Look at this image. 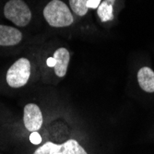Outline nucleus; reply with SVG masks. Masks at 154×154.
Masks as SVG:
<instances>
[{"label":"nucleus","mask_w":154,"mask_h":154,"mask_svg":"<svg viewBox=\"0 0 154 154\" xmlns=\"http://www.w3.org/2000/svg\"><path fill=\"white\" fill-rule=\"evenodd\" d=\"M44 17L47 23L54 28L70 26L74 18L68 7L61 0H52L44 8Z\"/></svg>","instance_id":"nucleus-1"},{"label":"nucleus","mask_w":154,"mask_h":154,"mask_svg":"<svg viewBox=\"0 0 154 154\" xmlns=\"http://www.w3.org/2000/svg\"><path fill=\"white\" fill-rule=\"evenodd\" d=\"M4 16L16 26L25 27L32 20V11L23 0H9L5 4Z\"/></svg>","instance_id":"nucleus-2"},{"label":"nucleus","mask_w":154,"mask_h":154,"mask_svg":"<svg viewBox=\"0 0 154 154\" xmlns=\"http://www.w3.org/2000/svg\"><path fill=\"white\" fill-rule=\"evenodd\" d=\"M31 76V62L29 59L21 57L14 63L7 72L6 79L11 88H21L29 81Z\"/></svg>","instance_id":"nucleus-3"},{"label":"nucleus","mask_w":154,"mask_h":154,"mask_svg":"<svg viewBox=\"0 0 154 154\" xmlns=\"http://www.w3.org/2000/svg\"><path fill=\"white\" fill-rule=\"evenodd\" d=\"M33 154H88L83 147L75 139H68L62 144L46 142L39 147Z\"/></svg>","instance_id":"nucleus-4"},{"label":"nucleus","mask_w":154,"mask_h":154,"mask_svg":"<svg viewBox=\"0 0 154 154\" xmlns=\"http://www.w3.org/2000/svg\"><path fill=\"white\" fill-rule=\"evenodd\" d=\"M23 122L26 129L29 131H38L43 125V114L40 107L35 103H28L24 107Z\"/></svg>","instance_id":"nucleus-5"},{"label":"nucleus","mask_w":154,"mask_h":154,"mask_svg":"<svg viewBox=\"0 0 154 154\" xmlns=\"http://www.w3.org/2000/svg\"><path fill=\"white\" fill-rule=\"evenodd\" d=\"M22 40V33L18 29L8 25H0V46H14Z\"/></svg>","instance_id":"nucleus-6"},{"label":"nucleus","mask_w":154,"mask_h":154,"mask_svg":"<svg viewBox=\"0 0 154 154\" xmlns=\"http://www.w3.org/2000/svg\"><path fill=\"white\" fill-rule=\"evenodd\" d=\"M53 57L55 60V66H54L55 75L59 78L65 77L67 71L69 60H70V54L68 50L64 47H60L55 50Z\"/></svg>","instance_id":"nucleus-7"},{"label":"nucleus","mask_w":154,"mask_h":154,"mask_svg":"<svg viewBox=\"0 0 154 154\" xmlns=\"http://www.w3.org/2000/svg\"><path fill=\"white\" fill-rule=\"evenodd\" d=\"M137 81L140 88L149 93L154 92V71L148 66L141 67L137 72Z\"/></svg>","instance_id":"nucleus-8"},{"label":"nucleus","mask_w":154,"mask_h":154,"mask_svg":"<svg viewBox=\"0 0 154 154\" xmlns=\"http://www.w3.org/2000/svg\"><path fill=\"white\" fill-rule=\"evenodd\" d=\"M116 0H104L97 8V14L103 22L114 20V4Z\"/></svg>","instance_id":"nucleus-9"},{"label":"nucleus","mask_w":154,"mask_h":154,"mask_svg":"<svg viewBox=\"0 0 154 154\" xmlns=\"http://www.w3.org/2000/svg\"><path fill=\"white\" fill-rule=\"evenodd\" d=\"M88 0H69V6L72 11L78 16H84L88 12Z\"/></svg>","instance_id":"nucleus-10"},{"label":"nucleus","mask_w":154,"mask_h":154,"mask_svg":"<svg viewBox=\"0 0 154 154\" xmlns=\"http://www.w3.org/2000/svg\"><path fill=\"white\" fill-rule=\"evenodd\" d=\"M30 141L34 144V145H38L42 142V137L41 135L37 132V131H33L32 132L31 136H30Z\"/></svg>","instance_id":"nucleus-11"},{"label":"nucleus","mask_w":154,"mask_h":154,"mask_svg":"<svg viewBox=\"0 0 154 154\" xmlns=\"http://www.w3.org/2000/svg\"><path fill=\"white\" fill-rule=\"evenodd\" d=\"M100 4H101V0H88L87 6L89 8L95 9V8H98V7L100 6Z\"/></svg>","instance_id":"nucleus-12"},{"label":"nucleus","mask_w":154,"mask_h":154,"mask_svg":"<svg viewBox=\"0 0 154 154\" xmlns=\"http://www.w3.org/2000/svg\"><path fill=\"white\" fill-rule=\"evenodd\" d=\"M46 63H47V66H50V67H54V66H55V60H54V58L53 57H49V58L47 59Z\"/></svg>","instance_id":"nucleus-13"}]
</instances>
